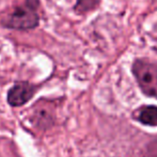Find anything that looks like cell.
Here are the masks:
<instances>
[{
    "label": "cell",
    "mask_w": 157,
    "mask_h": 157,
    "mask_svg": "<svg viewBox=\"0 0 157 157\" xmlns=\"http://www.w3.org/2000/svg\"><path fill=\"white\" fill-rule=\"evenodd\" d=\"M39 0H26L23 6H19L6 17L4 26L11 29L28 30L37 27L40 17L36 12Z\"/></svg>",
    "instance_id": "1"
},
{
    "label": "cell",
    "mask_w": 157,
    "mask_h": 157,
    "mask_svg": "<svg viewBox=\"0 0 157 157\" xmlns=\"http://www.w3.org/2000/svg\"><path fill=\"white\" fill-rule=\"evenodd\" d=\"M132 70L143 94L157 99V64L137 59L132 64Z\"/></svg>",
    "instance_id": "2"
},
{
    "label": "cell",
    "mask_w": 157,
    "mask_h": 157,
    "mask_svg": "<svg viewBox=\"0 0 157 157\" xmlns=\"http://www.w3.org/2000/svg\"><path fill=\"white\" fill-rule=\"evenodd\" d=\"M35 86L29 82H18L9 89L6 100L11 107H21L33 97Z\"/></svg>",
    "instance_id": "3"
},
{
    "label": "cell",
    "mask_w": 157,
    "mask_h": 157,
    "mask_svg": "<svg viewBox=\"0 0 157 157\" xmlns=\"http://www.w3.org/2000/svg\"><path fill=\"white\" fill-rule=\"evenodd\" d=\"M135 118L141 124L147 126H157V107L147 105L135 112Z\"/></svg>",
    "instance_id": "4"
},
{
    "label": "cell",
    "mask_w": 157,
    "mask_h": 157,
    "mask_svg": "<svg viewBox=\"0 0 157 157\" xmlns=\"http://www.w3.org/2000/svg\"><path fill=\"white\" fill-rule=\"evenodd\" d=\"M99 4V0H76L75 10L79 13L89 12L94 10Z\"/></svg>",
    "instance_id": "5"
},
{
    "label": "cell",
    "mask_w": 157,
    "mask_h": 157,
    "mask_svg": "<svg viewBox=\"0 0 157 157\" xmlns=\"http://www.w3.org/2000/svg\"><path fill=\"white\" fill-rule=\"evenodd\" d=\"M156 29H157V25H156Z\"/></svg>",
    "instance_id": "6"
},
{
    "label": "cell",
    "mask_w": 157,
    "mask_h": 157,
    "mask_svg": "<svg viewBox=\"0 0 157 157\" xmlns=\"http://www.w3.org/2000/svg\"><path fill=\"white\" fill-rule=\"evenodd\" d=\"M156 50H157V48H156Z\"/></svg>",
    "instance_id": "7"
}]
</instances>
